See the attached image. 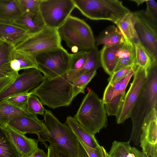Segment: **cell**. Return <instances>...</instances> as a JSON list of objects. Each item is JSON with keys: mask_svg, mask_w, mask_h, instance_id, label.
Wrapping results in <instances>:
<instances>
[{"mask_svg": "<svg viewBox=\"0 0 157 157\" xmlns=\"http://www.w3.org/2000/svg\"><path fill=\"white\" fill-rule=\"evenodd\" d=\"M146 69L147 80L130 117L132 127L129 141L136 145L140 143L141 127L144 120L152 109H157V60H151Z\"/></svg>", "mask_w": 157, "mask_h": 157, "instance_id": "6da1fadb", "label": "cell"}, {"mask_svg": "<svg viewBox=\"0 0 157 157\" xmlns=\"http://www.w3.org/2000/svg\"><path fill=\"white\" fill-rule=\"evenodd\" d=\"M44 124L49 134L40 136L38 140L46 141L71 157H89L71 128L62 123L50 110L45 109Z\"/></svg>", "mask_w": 157, "mask_h": 157, "instance_id": "7a4b0ae2", "label": "cell"}, {"mask_svg": "<svg viewBox=\"0 0 157 157\" xmlns=\"http://www.w3.org/2000/svg\"><path fill=\"white\" fill-rule=\"evenodd\" d=\"M74 118L94 136L107 126L105 104L102 100L91 89L84 97Z\"/></svg>", "mask_w": 157, "mask_h": 157, "instance_id": "3957f363", "label": "cell"}, {"mask_svg": "<svg viewBox=\"0 0 157 157\" xmlns=\"http://www.w3.org/2000/svg\"><path fill=\"white\" fill-rule=\"evenodd\" d=\"M60 36L73 53L90 51L96 45L90 26L83 20L70 15L58 29Z\"/></svg>", "mask_w": 157, "mask_h": 157, "instance_id": "277c9868", "label": "cell"}, {"mask_svg": "<svg viewBox=\"0 0 157 157\" xmlns=\"http://www.w3.org/2000/svg\"><path fill=\"white\" fill-rule=\"evenodd\" d=\"M75 8L87 18L105 20L116 24L130 10L118 0H73Z\"/></svg>", "mask_w": 157, "mask_h": 157, "instance_id": "5b68a950", "label": "cell"}, {"mask_svg": "<svg viewBox=\"0 0 157 157\" xmlns=\"http://www.w3.org/2000/svg\"><path fill=\"white\" fill-rule=\"evenodd\" d=\"M61 41L58 29L46 26L19 43L14 49L26 53L35 60L40 53L62 46Z\"/></svg>", "mask_w": 157, "mask_h": 157, "instance_id": "8992f818", "label": "cell"}, {"mask_svg": "<svg viewBox=\"0 0 157 157\" xmlns=\"http://www.w3.org/2000/svg\"><path fill=\"white\" fill-rule=\"evenodd\" d=\"M35 60L36 69L50 78L65 74L70 68V53L62 46L40 53Z\"/></svg>", "mask_w": 157, "mask_h": 157, "instance_id": "52a82bcc", "label": "cell"}, {"mask_svg": "<svg viewBox=\"0 0 157 157\" xmlns=\"http://www.w3.org/2000/svg\"><path fill=\"white\" fill-rule=\"evenodd\" d=\"M75 8L73 0H40L39 10L46 26L58 29Z\"/></svg>", "mask_w": 157, "mask_h": 157, "instance_id": "ba28073f", "label": "cell"}, {"mask_svg": "<svg viewBox=\"0 0 157 157\" xmlns=\"http://www.w3.org/2000/svg\"><path fill=\"white\" fill-rule=\"evenodd\" d=\"M136 23L135 28L140 41L152 60H157V24L145 15L144 10L132 12Z\"/></svg>", "mask_w": 157, "mask_h": 157, "instance_id": "9c48e42d", "label": "cell"}, {"mask_svg": "<svg viewBox=\"0 0 157 157\" xmlns=\"http://www.w3.org/2000/svg\"><path fill=\"white\" fill-rule=\"evenodd\" d=\"M133 75V80L125 95L119 112L116 117L117 124L123 123L130 117L133 107L147 80L146 68L137 66Z\"/></svg>", "mask_w": 157, "mask_h": 157, "instance_id": "30bf717a", "label": "cell"}, {"mask_svg": "<svg viewBox=\"0 0 157 157\" xmlns=\"http://www.w3.org/2000/svg\"><path fill=\"white\" fill-rule=\"evenodd\" d=\"M44 77L40 71L32 68L25 70L10 85L0 93V101L18 94L29 92L42 82Z\"/></svg>", "mask_w": 157, "mask_h": 157, "instance_id": "8fae6325", "label": "cell"}, {"mask_svg": "<svg viewBox=\"0 0 157 157\" xmlns=\"http://www.w3.org/2000/svg\"><path fill=\"white\" fill-rule=\"evenodd\" d=\"M140 143L142 151L148 157H157V109H152L144 120Z\"/></svg>", "mask_w": 157, "mask_h": 157, "instance_id": "7c38bea8", "label": "cell"}, {"mask_svg": "<svg viewBox=\"0 0 157 157\" xmlns=\"http://www.w3.org/2000/svg\"><path fill=\"white\" fill-rule=\"evenodd\" d=\"M44 121H39L29 117L19 116L10 121L7 125L22 134L34 133L39 136L49 134Z\"/></svg>", "mask_w": 157, "mask_h": 157, "instance_id": "4fadbf2b", "label": "cell"}, {"mask_svg": "<svg viewBox=\"0 0 157 157\" xmlns=\"http://www.w3.org/2000/svg\"><path fill=\"white\" fill-rule=\"evenodd\" d=\"M21 157H29L37 149L38 141L28 138L7 125L5 128Z\"/></svg>", "mask_w": 157, "mask_h": 157, "instance_id": "5bb4252c", "label": "cell"}, {"mask_svg": "<svg viewBox=\"0 0 157 157\" xmlns=\"http://www.w3.org/2000/svg\"><path fill=\"white\" fill-rule=\"evenodd\" d=\"M89 52L87 60L81 67L75 70H69L62 75L65 80L73 83L80 75L92 70H97L101 66L99 51L98 46L95 45Z\"/></svg>", "mask_w": 157, "mask_h": 157, "instance_id": "9a60e30c", "label": "cell"}, {"mask_svg": "<svg viewBox=\"0 0 157 157\" xmlns=\"http://www.w3.org/2000/svg\"><path fill=\"white\" fill-rule=\"evenodd\" d=\"M31 35L26 30L15 25L0 22V40L13 47Z\"/></svg>", "mask_w": 157, "mask_h": 157, "instance_id": "2e32d148", "label": "cell"}, {"mask_svg": "<svg viewBox=\"0 0 157 157\" xmlns=\"http://www.w3.org/2000/svg\"><path fill=\"white\" fill-rule=\"evenodd\" d=\"M27 31L31 35L41 30L46 25L40 10L34 13H24L13 24Z\"/></svg>", "mask_w": 157, "mask_h": 157, "instance_id": "e0dca14e", "label": "cell"}, {"mask_svg": "<svg viewBox=\"0 0 157 157\" xmlns=\"http://www.w3.org/2000/svg\"><path fill=\"white\" fill-rule=\"evenodd\" d=\"M19 116L29 117L39 121H44L40 120L36 114L25 111L4 100L0 101V126L5 128L10 121Z\"/></svg>", "mask_w": 157, "mask_h": 157, "instance_id": "ac0fdd59", "label": "cell"}, {"mask_svg": "<svg viewBox=\"0 0 157 157\" xmlns=\"http://www.w3.org/2000/svg\"><path fill=\"white\" fill-rule=\"evenodd\" d=\"M117 55L118 59L113 73L127 67L137 66L135 47L133 43L124 40L118 50Z\"/></svg>", "mask_w": 157, "mask_h": 157, "instance_id": "d6986e66", "label": "cell"}, {"mask_svg": "<svg viewBox=\"0 0 157 157\" xmlns=\"http://www.w3.org/2000/svg\"><path fill=\"white\" fill-rule=\"evenodd\" d=\"M23 13L18 0H0V22L13 24Z\"/></svg>", "mask_w": 157, "mask_h": 157, "instance_id": "ffe728a7", "label": "cell"}, {"mask_svg": "<svg viewBox=\"0 0 157 157\" xmlns=\"http://www.w3.org/2000/svg\"><path fill=\"white\" fill-rule=\"evenodd\" d=\"M123 43L111 46L104 45L99 51L101 66L110 76L113 74L118 61L117 52Z\"/></svg>", "mask_w": 157, "mask_h": 157, "instance_id": "44dd1931", "label": "cell"}, {"mask_svg": "<svg viewBox=\"0 0 157 157\" xmlns=\"http://www.w3.org/2000/svg\"><path fill=\"white\" fill-rule=\"evenodd\" d=\"M129 141L120 142L114 141L109 151V157H149L143 151L132 147Z\"/></svg>", "mask_w": 157, "mask_h": 157, "instance_id": "7402d4cb", "label": "cell"}, {"mask_svg": "<svg viewBox=\"0 0 157 157\" xmlns=\"http://www.w3.org/2000/svg\"><path fill=\"white\" fill-rule=\"evenodd\" d=\"M135 17L132 12H131L115 24L124 40L131 42L134 44L140 42L135 28Z\"/></svg>", "mask_w": 157, "mask_h": 157, "instance_id": "603a6c76", "label": "cell"}, {"mask_svg": "<svg viewBox=\"0 0 157 157\" xmlns=\"http://www.w3.org/2000/svg\"><path fill=\"white\" fill-rule=\"evenodd\" d=\"M66 123L75 135L87 145L93 148L100 146L94 136L78 123L74 117L68 116L66 118Z\"/></svg>", "mask_w": 157, "mask_h": 157, "instance_id": "cb8c5ba5", "label": "cell"}, {"mask_svg": "<svg viewBox=\"0 0 157 157\" xmlns=\"http://www.w3.org/2000/svg\"><path fill=\"white\" fill-rule=\"evenodd\" d=\"M124 41L123 36L117 27L110 25L101 32L95 39L97 46L103 45L111 46L123 43Z\"/></svg>", "mask_w": 157, "mask_h": 157, "instance_id": "d4e9b609", "label": "cell"}, {"mask_svg": "<svg viewBox=\"0 0 157 157\" xmlns=\"http://www.w3.org/2000/svg\"><path fill=\"white\" fill-rule=\"evenodd\" d=\"M0 157H21L5 128L0 126Z\"/></svg>", "mask_w": 157, "mask_h": 157, "instance_id": "484cf974", "label": "cell"}, {"mask_svg": "<svg viewBox=\"0 0 157 157\" xmlns=\"http://www.w3.org/2000/svg\"><path fill=\"white\" fill-rule=\"evenodd\" d=\"M17 60L20 66V69L36 68V64L35 60L31 56L22 52L14 49L13 59Z\"/></svg>", "mask_w": 157, "mask_h": 157, "instance_id": "4316f807", "label": "cell"}, {"mask_svg": "<svg viewBox=\"0 0 157 157\" xmlns=\"http://www.w3.org/2000/svg\"><path fill=\"white\" fill-rule=\"evenodd\" d=\"M134 44L136 66L146 68L151 60L149 55L140 42Z\"/></svg>", "mask_w": 157, "mask_h": 157, "instance_id": "83f0119b", "label": "cell"}, {"mask_svg": "<svg viewBox=\"0 0 157 157\" xmlns=\"http://www.w3.org/2000/svg\"><path fill=\"white\" fill-rule=\"evenodd\" d=\"M125 93L118 94L108 103L104 104L106 113L109 116L116 117L119 112Z\"/></svg>", "mask_w": 157, "mask_h": 157, "instance_id": "f1b7e54d", "label": "cell"}, {"mask_svg": "<svg viewBox=\"0 0 157 157\" xmlns=\"http://www.w3.org/2000/svg\"><path fill=\"white\" fill-rule=\"evenodd\" d=\"M89 52V51L81 50L75 53L70 54L69 70H75L81 67L87 60Z\"/></svg>", "mask_w": 157, "mask_h": 157, "instance_id": "f546056e", "label": "cell"}, {"mask_svg": "<svg viewBox=\"0 0 157 157\" xmlns=\"http://www.w3.org/2000/svg\"><path fill=\"white\" fill-rule=\"evenodd\" d=\"M29 94V92L18 94L9 97L3 100L22 110L29 112L27 108V102Z\"/></svg>", "mask_w": 157, "mask_h": 157, "instance_id": "4dcf8cb0", "label": "cell"}, {"mask_svg": "<svg viewBox=\"0 0 157 157\" xmlns=\"http://www.w3.org/2000/svg\"><path fill=\"white\" fill-rule=\"evenodd\" d=\"M27 108L30 113L44 116L45 109L37 97L33 94L29 95L27 102Z\"/></svg>", "mask_w": 157, "mask_h": 157, "instance_id": "1f68e13d", "label": "cell"}, {"mask_svg": "<svg viewBox=\"0 0 157 157\" xmlns=\"http://www.w3.org/2000/svg\"><path fill=\"white\" fill-rule=\"evenodd\" d=\"M14 48L0 40V66L10 63L13 59Z\"/></svg>", "mask_w": 157, "mask_h": 157, "instance_id": "d6a6232c", "label": "cell"}, {"mask_svg": "<svg viewBox=\"0 0 157 157\" xmlns=\"http://www.w3.org/2000/svg\"><path fill=\"white\" fill-rule=\"evenodd\" d=\"M124 78L114 84H108L105 90L102 99L104 104L109 102L113 97L118 95L120 84Z\"/></svg>", "mask_w": 157, "mask_h": 157, "instance_id": "836d02e7", "label": "cell"}, {"mask_svg": "<svg viewBox=\"0 0 157 157\" xmlns=\"http://www.w3.org/2000/svg\"><path fill=\"white\" fill-rule=\"evenodd\" d=\"M23 13H34L39 10L40 0H18Z\"/></svg>", "mask_w": 157, "mask_h": 157, "instance_id": "e575fe53", "label": "cell"}, {"mask_svg": "<svg viewBox=\"0 0 157 157\" xmlns=\"http://www.w3.org/2000/svg\"><path fill=\"white\" fill-rule=\"evenodd\" d=\"M137 66L123 68L113 73L108 79L109 84L113 85L126 76Z\"/></svg>", "mask_w": 157, "mask_h": 157, "instance_id": "d590c367", "label": "cell"}, {"mask_svg": "<svg viewBox=\"0 0 157 157\" xmlns=\"http://www.w3.org/2000/svg\"><path fill=\"white\" fill-rule=\"evenodd\" d=\"M146 9L144 11L145 15L157 24V3L154 0H146Z\"/></svg>", "mask_w": 157, "mask_h": 157, "instance_id": "8d00e7d4", "label": "cell"}, {"mask_svg": "<svg viewBox=\"0 0 157 157\" xmlns=\"http://www.w3.org/2000/svg\"><path fill=\"white\" fill-rule=\"evenodd\" d=\"M76 136L89 157H103L101 146H100L95 148H91L84 144L78 137Z\"/></svg>", "mask_w": 157, "mask_h": 157, "instance_id": "74e56055", "label": "cell"}, {"mask_svg": "<svg viewBox=\"0 0 157 157\" xmlns=\"http://www.w3.org/2000/svg\"><path fill=\"white\" fill-rule=\"evenodd\" d=\"M18 73V72L14 71L11 68L10 63L0 66V79L10 77Z\"/></svg>", "mask_w": 157, "mask_h": 157, "instance_id": "f35d334b", "label": "cell"}, {"mask_svg": "<svg viewBox=\"0 0 157 157\" xmlns=\"http://www.w3.org/2000/svg\"><path fill=\"white\" fill-rule=\"evenodd\" d=\"M48 157H71L67 154L51 145L48 146Z\"/></svg>", "mask_w": 157, "mask_h": 157, "instance_id": "ab89813d", "label": "cell"}, {"mask_svg": "<svg viewBox=\"0 0 157 157\" xmlns=\"http://www.w3.org/2000/svg\"><path fill=\"white\" fill-rule=\"evenodd\" d=\"M18 74L0 79V93L14 82Z\"/></svg>", "mask_w": 157, "mask_h": 157, "instance_id": "60d3db41", "label": "cell"}, {"mask_svg": "<svg viewBox=\"0 0 157 157\" xmlns=\"http://www.w3.org/2000/svg\"><path fill=\"white\" fill-rule=\"evenodd\" d=\"M136 70L132 71L125 77L120 84L118 94L125 93V90L127 85L131 77L134 74Z\"/></svg>", "mask_w": 157, "mask_h": 157, "instance_id": "b9f144b4", "label": "cell"}, {"mask_svg": "<svg viewBox=\"0 0 157 157\" xmlns=\"http://www.w3.org/2000/svg\"><path fill=\"white\" fill-rule=\"evenodd\" d=\"M29 157H48V154L47 153L44 152L43 150L38 148L31 156Z\"/></svg>", "mask_w": 157, "mask_h": 157, "instance_id": "7bdbcfd3", "label": "cell"}, {"mask_svg": "<svg viewBox=\"0 0 157 157\" xmlns=\"http://www.w3.org/2000/svg\"><path fill=\"white\" fill-rule=\"evenodd\" d=\"M10 64L11 67L14 71L18 72L21 70L19 63L16 59H13L10 62Z\"/></svg>", "mask_w": 157, "mask_h": 157, "instance_id": "ee69618b", "label": "cell"}, {"mask_svg": "<svg viewBox=\"0 0 157 157\" xmlns=\"http://www.w3.org/2000/svg\"><path fill=\"white\" fill-rule=\"evenodd\" d=\"M130 1L135 2L138 6L143 4L145 2L146 0H130Z\"/></svg>", "mask_w": 157, "mask_h": 157, "instance_id": "f6af8a7d", "label": "cell"}, {"mask_svg": "<svg viewBox=\"0 0 157 157\" xmlns=\"http://www.w3.org/2000/svg\"><path fill=\"white\" fill-rule=\"evenodd\" d=\"M101 148L103 157H109L107 152L104 147L103 146H101Z\"/></svg>", "mask_w": 157, "mask_h": 157, "instance_id": "bcb514c9", "label": "cell"}, {"mask_svg": "<svg viewBox=\"0 0 157 157\" xmlns=\"http://www.w3.org/2000/svg\"></svg>", "mask_w": 157, "mask_h": 157, "instance_id": "7dc6e473", "label": "cell"}]
</instances>
